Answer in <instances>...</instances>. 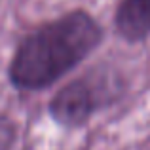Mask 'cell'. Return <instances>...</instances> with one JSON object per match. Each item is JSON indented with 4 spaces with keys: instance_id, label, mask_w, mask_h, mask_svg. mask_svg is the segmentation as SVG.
<instances>
[{
    "instance_id": "6da1fadb",
    "label": "cell",
    "mask_w": 150,
    "mask_h": 150,
    "mask_svg": "<svg viewBox=\"0 0 150 150\" xmlns=\"http://www.w3.org/2000/svg\"><path fill=\"white\" fill-rule=\"evenodd\" d=\"M101 29L86 11H72L34 30L21 42L10 65L19 89H40L76 67L97 48Z\"/></svg>"
},
{
    "instance_id": "7a4b0ae2",
    "label": "cell",
    "mask_w": 150,
    "mask_h": 150,
    "mask_svg": "<svg viewBox=\"0 0 150 150\" xmlns=\"http://www.w3.org/2000/svg\"><path fill=\"white\" fill-rule=\"evenodd\" d=\"M97 106V88L88 78H80L67 84L51 99L50 112L53 120L63 125H82L86 120H89Z\"/></svg>"
},
{
    "instance_id": "3957f363",
    "label": "cell",
    "mask_w": 150,
    "mask_h": 150,
    "mask_svg": "<svg viewBox=\"0 0 150 150\" xmlns=\"http://www.w3.org/2000/svg\"><path fill=\"white\" fill-rule=\"evenodd\" d=\"M116 27L127 40L150 34V0H124L116 13Z\"/></svg>"
}]
</instances>
